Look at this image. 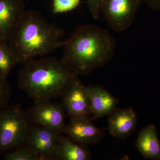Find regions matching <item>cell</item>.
Instances as JSON below:
<instances>
[{"label":"cell","instance_id":"8","mask_svg":"<svg viewBox=\"0 0 160 160\" xmlns=\"http://www.w3.org/2000/svg\"><path fill=\"white\" fill-rule=\"evenodd\" d=\"M62 134L81 145H96L104 137L105 129L96 127L89 117L70 118Z\"/></svg>","mask_w":160,"mask_h":160},{"label":"cell","instance_id":"21","mask_svg":"<svg viewBox=\"0 0 160 160\" xmlns=\"http://www.w3.org/2000/svg\"><path fill=\"white\" fill-rule=\"evenodd\" d=\"M23 1H24V2H25V1H27V2H28V1H30V0H23Z\"/></svg>","mask_w":160,"mask_h":160},{"label":"cell","instance_id":"2","mask_svg":"<svg viewBox=\"0 0 160 160\" xmlns=\"http://www.w3.org/2000/svg\"><path fill=\"white\" fill-rule=\"evenodd\" d=\"M64 29L39 12L26 10L12 33L8 44L18 63L43 57L63 47Z\"/></svg>","mask_w":160,"mask_h":160},{"label":"cell","instance_id":"18","mask_svg":"<svg viewBox=\"0 0 160 160\" xmlns=\"http://www.w3.org/2000/svg\"><path fill=\"white\" fill-rule=\"evenodd\" d=\"M12 90L8 81L0 78V111L9 105Z\"/></svg>","mask_w":160,"mask_h":160},{"label":"cell","instance_id":"10","mask_svg":"<svg viewBox=\"0 0 160 160\" xmlns=\"http://www.w3.org/2000/svg\"><path fill=\"white\" fill-rule=\"evenodd\" d=\"M108 116V131L113 137L119 139L126 138L136 128L138 115L132 107L117 108Z\"/></svg>","mask_w":160,"mask_h":160},{"label":"cell","instance_id":"1","mask_svg":"<svg viewBox=\"0 0 160 160\" xmlns=\"http://www.w3.org/2000/svg\"><path fill=\"white\" fill-rule=\"evenodd\" d=\"M63 47L61 59L79 76L104 67L114 56L116 42L108 30L90 24L78 27Z\"/></svg>","mask_w":160,"mask_h":160},{"label":"cell","instance_id":"9","mask_svg":"<svg viewBox=\"0 0 160 160\" xmlns=\"http://www.w3.org/2000/svg\"><path fill=\"white\" fill-rule=\"evenodd\" d=\"M61 134L43 126L32 124L26 144L37 152L42 160H55Z\"/></svg>","mask_w":160,"mask_h":160},{"label":"cell","instance_id":"17","mask_svg":"<svg viewBox=\"0 0 160 160\" xmlns=\"http://www.w3.org/2000/svg\"><path fill=\"white\" fill-rule=\"evenodd\" d=\"M80 0H53L52 12L55 14L68 12L78 6Z\"/></svg>","mask_w":160,"mask_h":160},{"label":"cell","instance_id":"20","mask_svg":"<svg viewBox=\"0 0 160 160\" xmlns=\"http://www.w3.org/2000/svg\"><path fill=\"white\" fill-rule=\"evenodd\" d=\"M144 2L153 11H160V0H144Z\"/></svg>","mask_w":160,"mask_h":160},{"label":"cell","instance_id":"14","mask_svg":"<svg viewBox=\"0 0 160 160\" xmlns=\"http://www.w3.org/2000/svg\"><path fill=\"white\" fill-rule=\"evenodd\" d=\"M87 146L81 145L63 134L60 136L55 160H89L91 154Z\"/></svg>","mask_w":160,"mask_h":160},{"label":"cell","instance_id":"16","mask_svg":"<svg viewBox=\"0 0 160 160\" xmlns=\"http://www.w3.org/2000/svg\"><path fill=\"white\" fill-rule=\"evenodd\" d=\"M4 155L6 160H42L41 157L26 144Z\"/></svg>","mask_w":160,"mask_h":160},{"label":"cell","instance_id":"13","mask_svg":"<svg viewBox=\"0 0 160 160\" xmlns=\"http://www.w3.org/2000/svg\"><path fill=\"white\" fill-rule=\"evenodd\" d=\"M135 146L145 158L160 160V141L155 125L150 124L141 130L136 141Z\"/></svg>","mask_w":160,"mask_h":160},{"label":"cell","instance_id":"5","mask_svg":"<svg viewBox=\"0 0 160 160\" xmlns=\"http://www.w3.org/2000/svg\"><path fill=\"white\" fill-rule=\"evenodd\" d=\"M144 0H102L101 11L109 28L120 32L131 26Z\"/></svg>","mask_w":160,"mask_h":160},{"label":"cell","instance_id":"6","mask_svg":"<svg viewBox=\"0 0 160 160\" xmlns=\"http://www.w3.org/2000/svg\"><path fill=\"white\" fill-rule=\"evenodd\" d=\"M66 110L62 104L50 100L36 102L27 111L32 124L62 134L66 124Z\"/></svg>","mask_w":160,"mask_h":160},{"label":"cell","instance_id":"11","mask_svg":"<svg viewBox=\"0 0 160 160\" xmlns=\"http://www.w3.org/2000/svg\"><path fill=\"white\" fill-rule=\"evenodd\" d=\"M23 0H0V41L8 42L26 11Z\"/></svg>","mask_w":160,"mask_h":160},{"label":"cell","instance_id":"15","mask_svg":"<svg viewBox=\"0 0 160 160\" xmlns=\"http://www.w3.org/2000/svg\"><path fill=\"white\" fill-rule=\"evenodd\" d=\"M18 64L17 58L8 42L0 41V78L7 81L12 69Z\"/></svg>","mask_w":160,"mask_h":160},{"label":"cell","instance_id":"3","mask_svg":"<svg viewBox=\"0 0 160 160\" xmlns=\"http://www.w3.org/2000/svg\"><path fill=\"white\" fill-rule=\"evenodd\" d=\"M78 76L62 59L43 57L23 64L18 86L34 102L62 98Z\"/></svg>","mask_w":160,"mask_h":160},{"label":"cell","instance_id":"7","mask_svg":"<svg viewBox=\"0 0 160 160\" xmlns=\"http://www.w3.org/2000/svg\"><path fill=\"white\" fill-rule=\"evenodd\" d=\"M62 104L69 118L89 117L92 116L88 86L78 78L73 80L62 96Z\"/></svg>","mask_w":160,"mask_h":160},{"label":"cell","instance_id":"4","mask_svg":"<svg viewBox=\"0 0 160 160\" xmlns=\"http://www.w3.org/2000/svg\"><path fill=\"white\" fill-rule=\"evenodd\" d=\"M32 125L20 104H9L0 111V155L26 145Z\"/></svg>","mask_w":160,"mask_h":160},{"label":"cell","instance_id":"19","mask_svg":"<svg viewBox=\"0 0 160 160\" xmlns=\"http://www.w3.org/2000/svg\"><path fill=\"white\" fill-rule=\"evenodd\" d=\"M102 0H87L89 13L94 19H97L101 12Z\"/></svg>","mask_w":160,"mask_h":160},{"label":"cell","instance_id":"12","mask_svg":"<svg viewBox=\"0 0 160 160\" xmlns=\"http://www.w3.org/2000/svg\"><path fill=\"white\" fill-rule=\"evenodd\" d=\"M88 86L92 116L98 119L108 116L117 109L119 100L102 86L90 85Z\"/></svg>","mask_w":160,"mask_h":160}]
</instances>
